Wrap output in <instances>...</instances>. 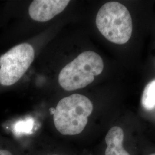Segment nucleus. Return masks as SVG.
<instances>
[{"label": "nucleus", "mask_w": 155, "mask_h": 155, "mask_svg": "<svg viewBox=\"0 0 155 155\" xmlns=\"http://www.w3.org/2000/svg\"><path fill=\"white\" fill-rule=\"evenodd\" d=\"M95 22L101 33L111 43L124 45L131 38V15L127 7L120 2L105 4L97 13Z\"/></svg>", "instance_id": "obj_2"}, {"label": "nucleus", "mask_w": 155, "mask_h": 155, "mask_svg": "<svg viewBox=\"0 0 155 155\" xmlns=\"http://www.w3.org/2000/svg\"><path fill=\"white\" fill-rule=\"evenodd\" d=\"M50 111H51V114H54V113H55V109L51 108V109H50Z\"/></svg>", "instance_id": "obj_9"}, {"label": "nucleus", "mask_w": 155, "mask_h": 155, "mask_svg": "<svg viewBox=\"0 0 155 155\" xmlns=\"http://www.w3.org/2000/svg\"><path fill=\"white\" fill-rule=\"evenodd\" d=\"M104 61L93 51L82 52L64 67L59 73L58 82L67 91L83 89L94 81L104 69Z\"/></svg>", "instance_id": "obj_3"}, {"label": "nucleus", "mask_w": 155, "mask_h": 155, "mask_svg": "<svg viewBox=\"0 0 155 155\" xmlns=\"http://www.w3.org/2000/svg\"><path fill=\"white\" fill-rule=\"evenodd\" d=\"M124 134L121 127H111L105 137V155H130L123 148Z\"/></svg>", "instance_id": "obj_6"}, {"label": "nucleus", "mask_w": 155, "mask_h": 155, "mask_svg": "<svg viewBox=\"0 0 155 155\" xmlns=\"http://www.w3.org/2000/svg\"><path fill=\"white\" fill-rule=\"evenodd\" d=\"M35 52L28 43L17 45L0 57V84L9 86L17 82L33 62Z\"/></svg>", "instance_id": "obj_4"}, {"label": "nucleus", "mask_w": 155, "mask_h": 155, "mask_svg": "<svg viewBox=\"0 0 155 155\" xmlns=\"http://www.w3.org/2000/svg\"><path fill=\"white\" fill-rule=\"evenodd\" d=\"M93 110V104L88 98L72 94L58 102L54 114V125L63 135L78 134L86 127Z\"/></svg>", "instance_id": "obj_1"}, {"label": "nucleus", "mask_w": 155, "mask_h": 155, "mask_svg": "<svg viewBox=\"0 0 155 155\" xmlns=\"http://www.w3.org/2000/svg\"><path fill=\"white\" fill-rule=\"evenodd\" d=\"M155 155V154H152V155Z\"/></svg>", "instance_id": "obj_10"}, {"label": "nucleus", "mask_w": 155, "mask_h": 155, "mask_svg": "<svg viewBox=\"0 0 155 155\" xmlns=\"http://www.w3.org/2000/svg\"><path fill=\"white\" fill-rule=\"evenodd\" d=\"M142 105L147 110L155 107V80L148 83L144 89L142 97Z\"/></svg>", "instance_id": "obj_7"}, {"label": "nucleus", "mask_w": 155, "mask_h": 155, "mask_svg": "<svg viewBox=\"0 0 155 155\" xmlns=\"http://www.w3.org/2000/svg\"></svg>", "instance_id": "obj_11"}, {"label": "nucleus", "mask_w": 155, "mask_h": 155, "mask_svg": "<svg viewBox=\"0 0 155 155\" xmlns=\"http://www.w3.org/2000/svg\"><path fill=\"white\" fill-rule=\"evenodd\" d=\"M0 155H13L11 152L7 150L0 149Z\"/></svg>", "instance_id": "obj_8"}, {"label": "nucleus", "mask_w": 155, "mask_h": 155, "mask_svg": "<svg viewBox=\"0 0 155 155\" xmlns=\"http://www.w3.org/2000/svg\"><path fill=\"white\" fill-rule=\"evenodd\" d=\"M68 0H35L29 7V16L33 20L46 22L63 11Z\"/></svg>", "instance_id": "obj_5"}]
</instances>
